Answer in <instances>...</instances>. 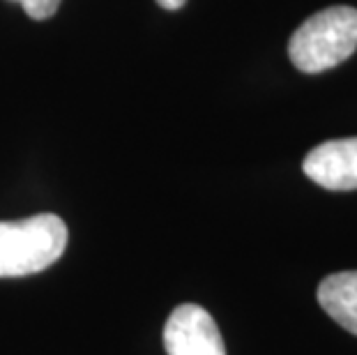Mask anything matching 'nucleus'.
Wrapping results in <instances>:
<instances>
[{"label":"nucleus","mask_w":357,"mask_h":355,"mask_svg":"<svg viewBox=\"0 0 357 355\" xmlns=\"http://www.w3.org/2000/svg\"><path fill=\"white\" fill-rule=\"evenodd\" d=\"M12 3H19L28 17L35 21H44L53 17L60 7V0H12Z\"/></svg>","instance_id":"obj_6"},{"label":"nucleus","mask_w":357,"mask_h":355,"mask_svg":"<svg viewBox=\"0 0 357 355\" xmlns=\"http://www.w3.org/2000/svg\"><path fill=\"white\" fill-rule=\"evenodd\" d=\"M65 247L67 226L58 215L0 222V279L42 273L63 256Z\"/></svg>","instance_id":"obj_2"},{"label":"nucleus","mask_w":357,"mask_h":355,"mask_svg":"<svg viewBox=\"0 0 357 355\" xmlns=\"http://www.w3.org/2000/svg\"><path fill=\"white\" fill-rule=\"evenodd\" d=\"M357 49V10L334 5L316 12L293 33L288 42L291 63L305 74L332 70Z\"/></svg>","instance_id":"obj_1"},{"label":"nucleus","mask_w":357,"mask_h":355,"mask_svg":"<svg viewBox=\"0 0 357 355\" xmlns=\"http://www.w3.org/2000/svg\"><path fill=\"white\" fill-rule=\"evenodd\" d=\"M169 355H226V346L215 319L201 305H180L164 326Z\"/></svg>","instance_id":"obj_3"},{"label":"nucleus","mask_w":357,"mask_h":355,"mask_svg":"<svg viewBox=\"0 0 357 355\" xmlns=\"http://www.w3.org/2000/svg\"><path fill=\"white\" fill-rule=\"evenodd\" d=\"M159 7H164V10H171V12H176V10H182L185 7L187 0H157Z\"/></svg>","instance_id":"obj_7"},{"label":"nucleus","mask_w":357,"mask_h":355,"mask_svg":"<svg viewBox=\"0 0 357 355\" xmlns=\"http://www.w3.org/2000/svg\"><path fill=\"white\" fill-rule=\"evenodd\" d=\"M318 302L330 319L357 335V270L325 277L318 286Z\"/></svg>","instance_id":"obj_5"},{"label":"nucleus","mask_w":357,"mask_h":355,"mask_svg":"<svg viewBox=\"0 0 357 355\" xmlns=\"http://www.w3.org/2000/svg\"><path fill=\"white\" fill-rule=\"evenodd\" d=\"M307 178L332 192L357 190V137L325 141L305 157Z\"/></svg>","instance_id":"obj_4"}]
</instances>
